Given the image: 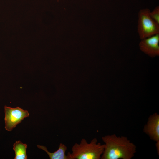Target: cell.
Wrapping results in <instances>:
<instances>
[{"mask_svg":"<svg viewBox=\"0 0 159 159\" xmlns=\"http://www.w3.org/2000/svg\"><path fill=\"white\" fill-rule=\"evenodd\" d=\"M140 49L151 57L159 55V34L141 39Z\"/></svg>","mask_w":159,"mask_h":159,"instance_id":"8992f818","label":"cell"},{"mask_svg":"<svg viewBox=\"0 0 159 159\" xmlns=\"http://www.w3.org/2000/svg\"><path fill=\"white\" fill-rule=\"evenodd\" d=\"M104 143L101 159H131L136 152V146L127 138L115 134L102 137Z\"/></svg>","mask_w":159,"mask_h":159,"instance_id":"6da1fadb","label":"cell"},{"mask_svg":"<svg viewBox=\"0 0 159 159\" xmlns=\"http://www.w3.org/2000/svg\"><path fill=\"white\" fill-rule=\"evenodd\" d=\"M143 132L150 139L156 142L158 153H159V115L154 113L149 116L147 123L144 125Z\"/></svg>","mask_w":159,"mask_h":159,"instance_id":"5b68a950","label":"cell"},{"mask_svg":"<svg viewBox=\"0 0 159 159\" xmlns=\"http://www.w3.org/2000/svg\"><path fill=\"white\" fill-rule=\"evenodd\" d=\"M150 17L159 24V6L156 7L152 11L149 13Z\"/></svg>","mask_w":159,"mask_h":159,"instance_id":"9c48e42d","label":"cell"},{"mask_svg":"<svg viewBox=\"0 0 159 159\" xmlns=\"http://www.w3.org/2000/svg\"><path fill=\"white\" fill-rule=\"evenodd\" d=\"M104 148V144L97 143L96 138L89 143L83 138L80 144L75 143L73 146L72 152H68L67 155L68 159H100Z\"/></svg>","mask_w":159,"mask_h":159,"instance_id":"7a4b0ae2","label":"cell"},{"mask_svg":"<svg viewBox=\"0 0 159 159\" xmlns=\"http://www.w3.org/2000/svg\"><path fill=\"white\" fill-rule=\"evenodd\" d=\"M148 9L140 10L138 13V32L140 39L159 34V24L150 17Z\"/></svg>","mask_w":159,"mask_h":159,"instance_id":"3957f363","label":"cell"},{"mask_svg":"<svg viewBox=\"0 0 159 159\" xmlns=\"http://www.w3.org/2000/svg\"><path fill=\"white\" fill-rule=\"evenodd\" d=\"M37 146L39 148L44 151L51 159H68L67 155L65 154L67 147L63 143H60L58 150L52 153L49 151L45 146L39 145Z\"/></svg>","mask_w":159,"mask_h":159,"instance_id":"52a82bcc","label":"cell"},{"mask_svg":"<svg viewBox=\"0 0 159 159\" xmlns=\"http://www.w3.org/2000/svg\"><path fill=\"white\" fill-rule=\"evenodd\" d=\"M59 0H57V1H58Z\"/></svg>","mask_w":159,"mask_h":159,"instance_id":"30bf717a","label":"cell"},{"mask_svg":"<svg viewBox=\"0 0 159 159\" xmlns=\"http://www.w3.org/2000/svg\"><path fill=\"white\" fill-rule=\"evenodd\" d=\"M13 149L15 153V159H26L27 145L21 141H16L14 144Z\"/></svg>","mask_w":159,"mask_h":159,"instance_id":"ba28073f","label":"cell"},{"mask_svg":"<svg viewBox=\"0 0 159 159\" xmlns=\"http://www.w3.org/2000/svg\"><path fill=\"white\" fill-rule=\"evenodd\" d=\"M5 130L11 131L23 119L29 115L27 110L19 107L13 108L5 106L4 107Z\"/></svg>","mask_w":159,"mask_h":159,"instance_id":"277c9868","label":"cell"}]
</instances>
